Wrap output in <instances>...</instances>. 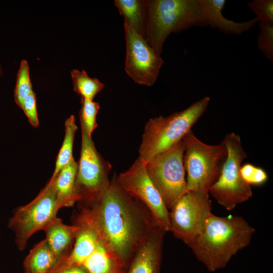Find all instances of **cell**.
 Masks as SVG:
<instances>
[{
  "mask_svg": "<svg viewBox=\"0 0 273 273\" xmlns=\"http://www.w3.org/2000/svg\"><path fill=\"white\" fill-rule=\"evenodd\" d=\"M126 42L124 70L135 83L152 86L156 81L163 60L126 21L124 20Z\"/></svg>",
  "mask_w": 273,
  "mask_h": 273,
  "instance_id": "cell-12",
  "label": "cell"
},
{
  "mask_svg": "<svg viewBox=\"0 0 273 273\" xmlns=\"http://www.w3.org/2000/svg\"><path fill=\"white\" fill-rule=\"evenodd\" d=\"M81 143L77 162L76 188L80 205L89 203L99 197L109 187L111 165L97 151L92 136L80 122Z\"/></svg>",
  "mask_w": 273,
  "mask_h": 273,
  "instance_id": "cell-8",
  "label": "cell"
},
{
  "mask_svg": "<svg viewBox=\"0 0 273 273\" xmlns=\"http://www.w3.org/2000/svg\"><path fill=\"white\" fill-rule=\"evenodd\" d=\"M78 229L77 225L65 224L61 219L56 217L43 230L46 240L58 262L70 253Z\"/></svg>",
  "mask_w": 273,
  "mask_h": 273,
  "instance_id": "cell-16",
  "label": "cell"
},
{
  "mask_svg": "<svg viewBox=\"0 0 273 273\" xmlns=\"http://www.w3.org/2000/svg\"><path fill=\"white\" fill-rule=\"evenodd\" d=\"M88 273H125L126 267L100 239L94 251L81 265Z\"/></svg>",
  "mask_w": 273,
  "mask_h": 273,
  "instance_id": "cell-17",
  "label": "cell"
},
{
  "mask_svg": "<svg viewBox=\"0 0 273 273\" xmlns=\"http://www.w3.org/2000/svg\"><path fill=\"white\" fill-rule=\"evenodd\" d=\"M210 101L204 97L185 110L150 119L146 123L139 158L144 163L181 141L206 110Z\"/></svg>",
  "mask_w": 273,
  "mask_h": 273,
  "instance_id": "cell-4",
  "label": "cell"
},
{
  "mask_svg": "<svg viewBox=\"0 0 273 273\" xmlns=\"http://www.w3.org/2000/svg\"><path fill=\"white\" fill-rule=\"evenodd\" d=\"M77 162L73 159L58 173L52 181L60 209L71 207L78 201L76 188V176Z\"/></svg>",
  "mask_w": 273,
  "mask_h": 273,
  "instance_id": "cell-18",
  "label": "cell"
},
{
  "mask_svg": "<svg viewBox=\"0 0 273 273\" xmlns=\"http://www.w3.org/2000/svg\"><path fill=\"white\" fill-rule=\"evenodd\" d=\"M247 5L259 23L273 24L272 0H254Z\"/></svg>",
  "mask_w": 273,
  "mask_h": 273,
  "instance_id": "cell-26",
  "label": "cell"
},
{
  "mask_svg": "<svg viewBox=\"0 0 273 273\" xmlns=\"http://www.w3.org/2000/svg\"><path fill=\"white\" fill-rule=\"evenodd\" d=\"M114 178L122 190L146 206L162 230L169 231V210L150 178L145 163L138 157L128 170Z\"/></svg>",
  "mask_w": 273,
  "mask_h": 273,
  "instance_id": "cell-11",
  "label": "cell"
},
{
  "mask_svg": "<svg viewBox=\"0 0 273 273\" xmlns=\"http://www.w3.org/2000/svg\"><path fill=\"white\" fill-rule=\"evenodd\" d=\"M29 65L26 60H22L18 70L14 98L20 108L24 100L33 91L30 76Z\"/></svg>",
  "mask_w": 273,
  "mask_h": 273,
  "instance_id": "cell-23",
  "label": "cell"
},
{
  "mask_svg": "<svg viewBox=\"0 0 273 273\" xmlns=\"http://www.w3.org/2000/svg\"><path fill=\"white\" fill-rule=\"evenodd\" d=\"M255 232L242 216L212 213L190 248L209 272H215L225 267L234 256L249 245Z\"/></svg>",
  "mask_w": 273,
  "mask_h": 273,
  "instance_id": "cell-2",
  "label": "cell"
},
{
  "mask_svg": "<svg viewBox=\"0 0 273 273\" xmlns=\"http://www.w3.org/2000/svg\"><path fill=\"white\" fill-rule=\"evenodd\" d=\"M144 38L161 55L169 35L193 26H206V15L200 0H147Z\"/></svg>",
  "mask_w": 273,
  "mask_h": 273,
  "instance_id": "cell-3",
  "label": "cell"
},
{
  "mask_svg": "<svg viewBox=\"0 0 273 273\" xmlns=\"http://www.w3.org/2000/svg\"><path fill=\"white\" fill-rule=\"evenodd\" d=\"M222 142L226 148V156L217 179L208 192L219 204L231 211L251 198L253 192L251 186L244 181L240 173L242 163L247 157V154L240 136L231 132Z\"/></svg>",
  "mask_w": 273,
  "mask_h": 273,
  "instance_id": "cell-5",
  "label": "cell"
},
{
  "mask_svg": "<svg viewBox=\"0 0 273 273\" xmlns=\"http://www.w3.org/2000/svg\"><path fill=\"white\" fill-rule=\"evenodd\" d=\"M29 123L34 127L39 126V122L37 110L36 97L34 91L24 100L21 107Z\"/></svg>",
  "mask_w": 273,
  "mask_h": 273,
  "instance_id": "cell-28",
  "label": "cell"
},
{
  "mask_svg": "<svg viewBox=\"0 0 273 273\" xmlns=\"http://www.w3.org/2000/svg\"><path fill=\"white\" fill-rule=\"evenodd\" d=\"M259 49L270 61H273V24L259 23L257 38Z\"/></svg>",
  "mask_w": 273,
  "mask_h": 273,
  "instance_id": "cell-27",
  "label": "cell"
},
{
  "mask_svg": "<svg viewBox=\"0 0 273 273\" xmlns=\"http://www.w3.org/2000/svg\"><path fill=\"white\" fill-rule=\"evenodd\" d=\"M58 260L46 239L37 244L23 262L24 273H50Z\"/></svg>",
  "mask_w": 273,
  "mask_h": 273,
  "instance_id": "cell-19",
  "label": "cell"
},
{
  "mask_svg": "<svg viewBox=\"0 0 273 273\" xmlns=\"http://www.w3.org/2000/svg\"><path fill=\"white\" fill-rule=\"evenodd\" d=\"M59 209L53 183L49 181L33 200L14 211L8 226L15 234L19 250L25 249L32 235L44 230L57 217Z\"/></svg>",
  "mask_w": 273,
  "mask_h": 273,
  "instance_id": "cell-9",
  "label": "cell"
},
{
  "mask_svg": "<svg viewBox=\"0 0 273 273\" xmlns=\"http://www.w3.org/2000/svg\"><path fill=\"white\" fill-rule=\"evenodd\" d=\"M183 141L187 190L208 192L219 175L226 156V148L222 142L215 145L204 143L196 136L192 129Z\"/></svg>",
  "mask_w": 273,
  "mask_h": 273,
  "instance_id": "cell-6",
  "label": "cell"
},
{
  "mask_svg": "<svg viewBox=\"0 0 273 273\" xmlns=\"http://www.w3.org/2000/svg\"><path fill=\"white\" fill-rule=\"evenodd\" d=\"M75 224L79 227L69 254L58 261L54 269L73 265H81L94 251L99 240L96 232L90 226L76 220Z\"/></svg>",
  "mask_w": 273,
  "mask_h": 273,
  "instance_id": "cell-14",
  "label": "cell"
},
{
  "mask_svg": "<svg viewBox=\"0 0 273 273\" xmlns=\"http://www.w3.org/2000/svg\"><path fill=\"white\" fill-rule=\"evenodd\" d=\"M77 128L75 117L71 115L65 122L64 140L56 158L54 171L49 181L54 180L60 171L74 159L73 148Z\"/></svg>",
  "mask_w": 273,
  "mask_h": 273,
  "instance_id": "cell-21",
  "label": "cell"
},
{
  "mask_svg": "<svg viewBox=\"0 0 273 273\" xmlns=\"http://www.w3.org/2000/svg\"><path fill=\"white\" fill-rule=\"evenodd\" d=\"M81 108L79 112L80 122L84 125L88 134L92 136L97 128V116L100 109L98 102L93 100L81 98Z\"/></svg>",
  "mask_w": 273,
  "mask_h": 273,
  "instance_id": "cell-24",
  "label": "cell"
},
{
  "mask_svg": "<svg viewBox=\"0 0 273 273\" xmlns=\"http://www.w3.org/2000/svg\"><path fill=\"white\" fill-rule=\"evenodd\" d=\"M169 211V231L190 247L212 214L209 193L188 191Z\"/></svg>",
  "mask_w": 273,
  "mask_h": 273,
  "instance_id": "cell-10",
  "label": "cell"
},
{
  "mask_svg": "<svg viewBox=\"0 0 273 273\" xmlns=\"http://www.w3.org/2000/svg\"><path fill=\"white\" fill-rule=\"evenodd\" d=\"M50 273H88L81 265H73L53 269Z\"/></svg>",
  "mask_w": 273,
  "mask_h": 273,
  "instance_id": "cell-29",
  "label": "cell"
},
{
  "mask_svg": "<svg viewBox=\"0 0 273 273\" xmlns=\"http://www.w3.org/2000/svg\"><path fill=\"white\" fill-rule=\"evenodd\" d=\"M2 73H3V70H2V66L0 64V77L2 76Z\"/></svg>",
  "mask_w": 273,
  "mask_h": 273,
  "instance_id": "cell-30",
  "label": "cell"
},
{
  "mask_svg": "<svg viewBox=\"0 0 273 273\" xmlns=\"http://www.w3.org/2000/svg\"><path fill=\"white\" fill-rule=\"evenodd\" d=\"M207 19V25L227 34H241L258 22L254 18L243 22H236L224 17L222 11L225 0H200Z\"/></svg>",
  "mask_w": 273,
  "mask_h": 273,
  "instance_id": "cell-15",
  "label": "cell"
},
{
  "mask_svg": "<svg viewBox=\"0 0 273 273\" xmlns=\"http://www.w3.org/2000/svg\"><path fill=\"white\" fill-rule=\"evenodd\" d=\"M240 173L244 181L251 186L263 185L268 178L263 168L249 163L242 165Z\"/></svg>",
  "mask_w": 273,
  "mask_h": 273,
  "instance_id": "cell-25",
  "label": "cell"
},
{
  "mask_svg": "<svg viewBox=\"0 0 273 273\" xmlns=\"http://www.w3.org/2000/svg\"><path fill=\"white\" fill-rule=\"evenodd\" d=\"M73 90L81 98L93 100L105 85L96 78L89 77L85 70L73 69L70 72Z\"/></svg>",
  "mask_w": 273,
  "mask_h": 273,
  "instance_id": "cell-22",
  "label": "cell"
},
{
  "mask_svg": "<svg viewBox=\"0 0 273 273\" xmlns=\"http://www.w3.org/2000/svg\"><path fill=\"white\" fill-rule=\"evenodd\" d=\"M183 140L145 163L147 173L169 210L187 191Z\"/></svg>",
  "mask_w": 273,
  "mask_h": 273,
  "instance_id": "cell-7",
  "label": "cell"
},
{
  "mask_svg": "<svg viewBox=\"0 0 273 273\" xmlns=\"http://www.w3.org/2000/svg\"><path fill=\"white\" fill-rule=\"evenodd\" d=\"M80 209L76 220L94 229L126 268L139 249L161 229L146 206L122 190L114 176L105 191L93 201L80 205Z\"/></svg>",
  "mask_w": 273,
  "mask_h": 273,
  "instance_id": "cell-1",
  "label": "cell"
},
{
  "mask_svg": "<svg viewBox=\"0 0 273 273\" xmlns=\"http://www.w3.org/2000/svg\"><path fill=\"white\" fill-rule=\"evenodd\" d=\"M114 4L124 20L144 38L147 22L146 1L115 0Z\"/></svg>",
  "mask_w": 273,
  "mask_h": 273,
  "instance_id": "cell-20",
  "label": "cell"
},
{
  "mask_svg": "<svg viewBox=\"0 0 273 273\" xmlns=\"http://www.w3.org/2000/svg\"><path fill=\"white\" fill-rule=\"evenodd\" d=\"M165 232L158 229L134 256L125 273H160Z\"/></svg>",
  "mask_w": 273,
  "mask_h": 273,
  "instance_id": "cell-13",
  "label": "cell"
}]
</instances>
